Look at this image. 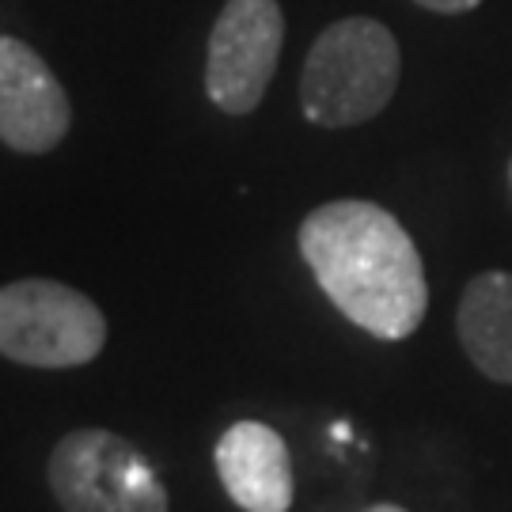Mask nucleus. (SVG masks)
I'll return each instance as SVG.
<instances>
[{
  "instance_id": "9d476101",
  "label": "nucleus",
  "mask_w": 512,
  "mask_h": 512,
  "mask_svg": "<svg viewBox=\"0 0 512 512\" xmlns=\"http://www.w3.org/2000/svg\"><path fill=\"white\" fill-rule=\"evenodd\" d=\"M365 512H406V509H399V505H372V509H365Z\"/></svg>"
},
{
  "instance_id": "f03ea898",
  "label": "nucleus",
  "mask_w": 512,
  "mask_h": 512,
  "mask_svg": "<svg viewBox=\"0 0 512 512\" xmlns=\"http://www.w3.org/2000/svg\"><path fill=\"white\" fill-rule=\"evenodd\" d=\"M399 65V42L380 19H338L308 50L300 73V107L315 126H361L391 103L399 88Z\"/></svg>"
},
{
  "instance_id": "6e6552de",
  "label": "nucleus",
  "mask_w": 512,
  "mask_h": 512,
  "mask_svg": "<svg viewBox=\"0 0 512 512\" xmlns=\"http://www.w3.org/2000/svg\"><path fill=\"white\" fill-rule=\"evenodd\" d=\"M459 342L467 357L497 384H512V274L486 270L459 296Z\"/></svg>"
},
{
  "instance_id": "7ed1b4c3",
  "label": "nucleus",
  "mask_w": 512,
  "mask_h": 512,
  "mask_svg": "<svg viewBox=\"0 0 512 512\" xmlns=\"http://www.w3.org/2000/svg\"><path fill=\"white\" fill-rule=\"evenodd\" d=\"M107 346V319L84 293L27 277L0 289V353L31 368H76Z\"/></svg>"
},
{
  "instance_id": "1a4fd4ad",
  "label": "nucleus",
  "mask_w": 512,
  "mask_h": 512,
  "mask_svg": "<svg viewBox=\"0 0 512 512\" xmlns=\"http://www.w3.org/2000/svg\"><path fill=\"white\" fill-rule=\"evenodd\" d=\"M421 8H429V12H444V16H452V12H471L478 8L482 0H418Z\"/></svg>"
},
{
  "instance_id": "0eeeda50",
  "label": "nucleus",
  "mask_w": 512,
  "mask_h": 512,
  "mask_svg": "<svg viewBox=\"0 0 512 512\" xmlns=\"http://www.w3.org/2000/svg\"><path fill=\"white\" fill-rule=\"evenodd\" d=\"M217 475L243 512L293 509V463L277 429L266 421H236L217 440Z\"/></svg>"
},
{
  "instance_id": "39448f33",
  "label": "nucleus",
  "mask_w": 512,
  "mask_h": 512,
  "mask_svg": "<svg viewBox=\"0 0 512 512\" xmlns=\"http://www.w3.org/2000/svg\"><path fill=\"white\" fill-rule=\"evenodd\" d=\"M281 42H285V16L277 0H228L209 35V61H205L209 99L224 114H251L277 73Z\"/></svg>"
},
{
  "instance_id": "423d86ee",
  "label": "nucleus",
  "mask_w": 512,
  "mask_h": 512,
  "mask_svg": "<svg viewBox=\"0 0 512 512\" xmlns=\"http://www.w3.org/2000/svg\"><path fill=\"white\" fill-rule=\"evenodd\" d=\"M69 95L46 61L12 35H0V141L16 152H50L69 133Z\"/></svg>"
},
{
  "instance_id": "20e7f679",
  "label": "nucleus",
  "mask_w": 512,
  "mask_h": 512,
  "mask_svg": "<svg viewBox=\"0 0 512 512\" xmlns=\"http://www.w3.org/2000/svg\"><path fill=\"white\" fill-rule=\"evenodd\" d=\"M50 490L65 512H167L148 459L110 429H76L50 452Z\"/></svg>"
},
{
  "instance_id": "f257e3e1",
  "label": "nucleus",
  "mask_w": 512,
  "mask_h": 512,
  "mask_svg": "<svg viewBox=\"0 0 512 512\" xmlns=\"http://www.w3.org/2000/svg\"><path fill=\"white\" fill-rule=\"evenodd\" d=\"M300 255L327 300L361 330L399 342L429 308L425 266L406 228L372 202H327L300 224Z\"/></svg>"
},
{
  "instance_id": "9b49d317",
  "label": "nucleus",
  "mask_w": 512,
  "mask_h": 512,
  "mask_svg": "<svg viewBox=\"0 0 512 512\" xmlns=\"http://www.w3.org/2000/svg\"><path fill=\"white\" fill-rule=\"evenodd\" d=\"M509 183H512V164H509Z\"/></svg>"
}]
</instances>
